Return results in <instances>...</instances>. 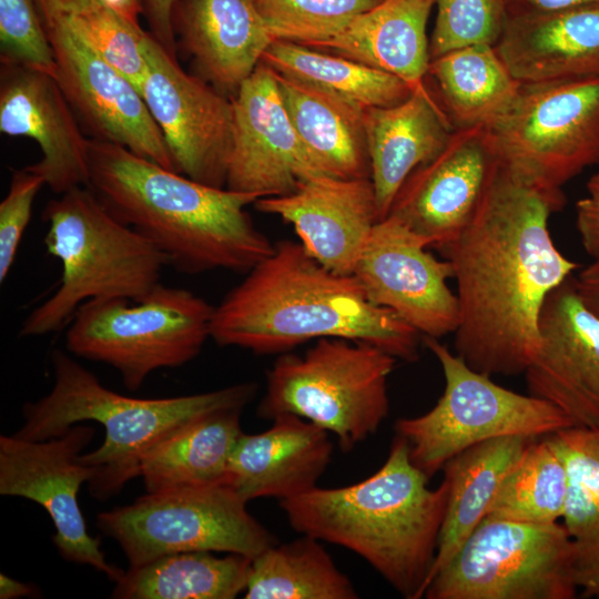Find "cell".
Segmentation results:
<instances>
[{
  "label": "cell",
  "mask_w": 599,
  "mask_h": 599,
  "mask_svg": "<svg viewBox=\"0 0 599 599\" xmlns=\"http://www.w3.org/2000/svg\"><path fill=\"white\" fill-rule=\"evenodd\" d=\"M565 203L498 162L469 223L438 248L457 285L455 353L473 369L519 375L536 357L544 304L579 267L549 231Z\"/></svg>",
  "instance_id": "1"
},
{
  "label": "cell",
  "mask_w": 599,
  "mask_h": 599,
  "mask_svg": "<svg viewBox=\"0 0 599 599\" xmlns=\"http://www.w3.org/2000/svg\"><path fill=\"white\" fill-rule=\"evenodd\" d=\"M420 334L373 304L354 275L334 273L301 243L282 240L214 306L211 338L257 355L283 354L312 339L338 337L415 362Z\"/></svg>",
  "instance_id": "2"
},
{
  "label": "cell",
  "mask_w": 599,
  "mask_h": 599,
  "mask_svg": "<svg viewBox=\"0 0 599 599\" xmlns=\"http://www.w3.org/2000/svg\"><path fill=\"white\" fill-rule=\"evenodd\" d=\"M89 187L184 274L247 273L275 244L246 206L260 196L194 181L130 150L89 140Z\"/></svg>",
  "instance_id": "3"
},
{
  "label": "cell",
  "mask_w": 599,
  "mask_h": 599,
  "mask_svg": "<svg viewBox=\"0 0 599 599\" xmlns=\"http://www.w3.org/2000/svg\"><path fill=\"white\" fill-rule=\"evenodd\" d=\"M396 435L385 463L364 480L280 501L291 527L367 561L407 599L424 597L435 561L448 486L432 489Z\"/></svg>",
  "instance_id": "4"
},
{
  "label": "cell",
  "mask_w": 599,
  "mask_h": 599,
  "mask_svg": "<svg viewBox=\"0 0 599 599\" xmlns=\"http://www.w3.org/2000/svg\"><path fill=\"white\" fill-rule=\"evenodd\" d=\"M53 386L49 394L23 406L24 423L14 434L29 440L62 436L83 420L104 427V441L79 459L93 469L89 490L105 500L136 476L145 453L179 427L206 414L244 408L256 395V384L240 383L201 394L134 398L103 386L68 353L51 355Z\"/></svg>",
  "instance_id": "5"
},
{
  "label": "cell",
  "mask_w": 599,
  "mask_h": 599,
  "mask_svg": "<svg viewBox=\"0 0 599 599\" xmlns=\"http://www.w3.org/2000/svg\"><path fill=\"white\" fill-rule=\"evenodd\" d=\"M44 245L62 265L54 293L23 321L19 335L61 329L87 301L139 300L160 284L167 260L149 240L116 219L89 186L49 201Z\"/></svg>",
  "instance_id": "6"
},
{
  "label": "cell",
  "mask_w": 599,
  "mask_h": 599,
  "mask_svg": "<svg viewBox=\"0 0 599 599\" xmlns=\"http://www.w3.org/2000/svg\"><path fill=\"white\" fill-rule=\"evenodd\" d=\"M396 361L366 342L319 338L304 355L277 357L266 373L257 415L302 417L333 433L347 453L375 434L388 416V378Z\"/></svg>",
  "instance_id": "7"
},
{
  "label": "cell",
  "mask_w": 599,
  "mask_h": 599,
  "mask_svg": "<svg viewBox=\"0 0 599 599\" xmlns=\"http://www.w3.org/2000/svg\"><path fill=\"white\" fill-rule=\"evenodd\" d=\"M214 306L193 292L161 283L139 300L93 298L74 313L67 351L115 368L130 390L160 368L194 359L211 338Z\"/></svg>",
  "instance_id": "8"
},
{
  "label": "cell",
  "mask_w": 599,
  "mask_h": 599,
  "mask_svg": "<svg viewBox=\"0 0 599 599\" xmlns=\"http://www.w3.org/2000/svg\"><path fill=\"white\" fill-rule=\"evenodd\" d=\"M423 341L441 367L444 393L427 413L398 419L395 430L407 441L414 465L428 477L479 443L504 436L537 438L572 427L549 402L498 385L438 338L423 336Z\"/></svg>",
  "instance_id": "9"
},
{
  "label": "cell",
  "mask_w": 599,
  "mask_h": 599,
  "mask_svg": "<svg viewBox=\"0 0 599 599\" xmlns=\"http://www.w3.org/2000/svg\"><path fill=\"white\" fill-rule=\"evenodd\" d=\"M484 126L502 165L560 193L599 163V77L521 82L511 103Z\"/></svg>",
  "instance_id": "10"
},
{
  "label": "cell",
  "mask_w": 599,
  "mask_h": 599,
  "mask_svg": "<svg viewBox=\"0 0 599 599\" xmlns=\"http://www.w3.org/2000/svg\"><path fill=\"white\" fill-rule=\"evenodd\" d=\"M570 537L559 522L486 516L434 576L427 599H573Z\"/></svg>",
  "instance_id": "11"
},
{
  "label": "cell",
  "mask_w": 599,
  "mask_h": 599,
  "mask_svg": "<svg viewBox=\"0 0 599 599\" xmlns=\"http://www.w3.org/2000/svg\"><path fill=\"white\" fill-rule=\"evenodd\" d=\"M97 526L120 545L129 568L190 551L253 559L277 542L227 484L146 493L131 505L100 512Z\"/></svg>",
  "instance_id": "12"
},
{
  "label": "cell",
  "mask_w": 599,
  "mask_h": 599,
  "mask_svg": "<svg viewBox=\"0 0 599 599\" xmlns=\"http://www.w3.org/2000/svg\"><path fill=\"white\" fill-rule=\"evenodd\" d=\"M95 429L74 425L62 436L29 440L0 436V494L30 499L50 516L58 552L68 561L90 565L116 581L123 570L109 564L101 541L89 535L78 493L89 483L93 469L79 456L91 443Z\"/></svg>",
  "instance_id": "13"
},
{
  "label": "cell",
  "mask_w": 599,
  "mask_h": 599,
  "mask_svg": "<svg viewBox=\"0 0 599 599\" xmlns=\"http://www.w3.org/2000/svg\"><path fill=\"white\" fill-rule=\"evenodd\" d=\"M141 94L177 172L225 187L233 141V104L197 75L187 74L150 33Z\"/></svg>",
  "instance_id": "14"
},
{
  "label": "cell",
  "mask_w": 599,
  "mask_h": 599,
  "mask_svg": "<svg viewBox=\"0 0 599 599\" xmlns=\"http://www.w3.org/2000/svg\"><path fill=\"white\" fill-rule=\"evenodd\" d=\"M427 247L424 237L388 215L375 224L353 275L373 304L439 339L458 326V300L447 284L450 263Z\"/></svg>",
  "instance_id": "15"
},
{
  "label": "cell",
  "mask_w": 599,
  "mask_h": 599,
  "mask_svg": "<svg viewBox=\"0 0 599 599\" xmlns=\"http://www.w3.org/2000/svg\"><path fill=\"white\" fill-rule=\"evenodd\" d=\"M45 29L55 57V79L93 139L121 145L177 172L139 89L64 21L57 20Z\"/></svg>",
  "instance_id": "16"
},
{
  "label": "cell",
  "mask_w": 599,
  "mask_h": 599,
  "mask_svg": "<svg viewBox=\"0 0 599 599\" xmlns=\"http://www.w3.org/2000/svg\"><path fill=\"white\" fill-rule=\"evenodd\" d=\"M231 99L233 141L226 189L280 196L324 174L298 138L267 65L260 62Z\"/></svg>",
  "instance_id": "17"
},
{
  "label": "cell",
  "mask_w": 599,
  "mask_h": 599,
  "mask_svg": "<svg viewBox=\"0 0 599 599\" xmlns=\"http://www.w3.org/2000/svg\"><path fill=\"white\" fill-rule=\"evenodd\" d=\"M539 348L525 372L530 395L560 409L572 427L599 429V317L573 276L547 297Z\"/></svg>",
  "instance_id": "18"
},
{
  "label": "cell",
  "mask_w": 599,
  "mask_h": 599,
  "mask_svg": "<svg viewBox=\"0 0 599 599\" xmlns=\"http://www.w3.org/2000/svg\"><path fill=\"white\" fill-rule=\"evenodd\" d=\"M498 162L484 125L457 128L434 158L409 174L388 215L438 250L469 223Z\"/></svg>",
  "instance_id": "19"
},
{
  "label": "cell",
  "mask_w": 599,
  "mask_h": 599,
  "mask_svg": "<svg viewBox=\"0 0 599 599\" xmlns=\"http://www.w3.org/2000/svg\"><path fill=\"white\" fill-rule=\"evenodd\" d=\"M0 131L37 142L42 158L26 166L53 193L89 186V140L55 78L1 63Z\"/></svg>",
  "instance_id": "20"
},
{
  "label": "cell",
  "mask_w": 599,
  "mask_h": 599,
  "mask_svg": "<svg viewBox=\"0 0 599 599\" xmlns=\"http://www.w3.org/2000/svg\"><path fill=\"white\" fill-rule=\"evenodd\" d=\"M262 213L290 223L304 248L329 271L353 275L378 222L370 179L318 175L280 196L260 197Z\"/></svg>",
  "instance_id": "21"
},
{
  "label": "cell",
  "mask_w": 599,
  "mask_h": 599,
  "mask_svg": "<svg viewBox=\"0 0 599 599\" xmlns=\"http://www.w3.org/2000/svg\"><path fill=\"white\" fill-rule=\"evenodd\" d=\"M272 420L265 432L242 433L229 460L225 484L246 502L281 501L312 490L332 459L327 430L293 414Z\"/></svg>",
  "instance_id": "22"
},
{
  "label": "cell",
  "mask_w": 599,
  "mask_h": 599,
  "mask_svg": "<svg viewBox=\"0 0 599 599\" xmlns=\"http://www.w3.org/2000/svg\"><path fill=\"white\" fill-rule=\"evenodd\" d=\"M172 24L200 78L232 97L274 41L253 0H177Z\"/></svg>",
  "instance_id": "23"
},
{
  "label": "cell",
  "mask_w": 599,
  "mask_h": 599,
  "mask_svg": "<svg viewBox=\"0 0 599 599\" xmlns=\"http://www.w3.org/2000/svg\"><path fill=\"white\" fill-rule=\"evenodd\" d=\"M520 82L599 77V1L507 17L495 45Z\"/></svg>",
  "instance_id": "24"
},
{
  "label": "cell",
  "mask_w": 599,
  "mask_h": 599,
  "mask_svg": "<svg viewBox=\"0 0 599 599\" xmlns=\"http://www.w3.org/2000/svg\"><path fill=\"white\" fill-rule=\"evenodd\" d=\"M364 126L380 221L409 174L446 145L455 128L427 88L398 104L365 110Z\"/></svg>",
  "instance_id": "25"
},
{
  "label": "cell",
  "mask_w": 599,
  "mask_h": 599,
  "mask_svg": "<svg viewBox=\"0 0 599 599\" xmlns=\"http://www.w3.org/2000/svg\"><path fill=\"white\" fill-rule=\"evenodd\" d=\"M436 0H380L314 49L332 51L426 89L430 61L426 26Z\"/></svg>",
  "instance_id": "26"
},
{
  "label": "cell",
  "mask_w": 599,
  "mask_h": 599,
  "mask_svg": "<svg viewBox=\"0 0 599 599\" xmlns=\"http://www.w3.org/2000/svg\"><path fill=\"white\" fill-rule=\"evenodd\" d=\"M274 75L294 129L322 172L341 179H370L365 110L318 88Z\"/></svg>",
  "instance_id": "27"
},
{
  "label": "cell",
  "mask_w": 599,
  "mask_h": 599,
  "mask_svg": "<svg viewBox=\"0 0 599 599\" xmlns=\"http://www.w3.org/2000/svg\"><path fill=\"white\" fill-rule=\"evenodd\" d=\"M534 439L493 438L465 449L444 465L448 495L427 587L486 517L502 479Z\"/></svg>",
  "instance_id": "28"
},
{
  "label": "cell",
  "mask_w": 599,
  "mask_h": 599,
  "mask_svg": "<svg viewBox=\"0 0 599 599\" xmlns=\"http://www.w3.org/2000/svg\"><path fill=\"white\" fill-rule=\"evenodd\" d=\"M241 412L231 408L201 416L150 448L140 466L146 493L225 484L229 460L242 434Z\"/></svg>",
  "instance_id": "29"
},
{
  "label": "cell",
  "mask_w": 599,
  "mask_h": 599,
  "mask_svg": "<svg viewBox=\"0 0 599 599\" xmlns=\"http://www.w3.org/2000/svg\"><path fill=\"white\" fill-rule=\"evenodd\" d=\"M427 75L454 128L487 125L516 97L520 81L495 45L473 44L430 59Z\"/></svg>",
  "instance_id": "30"
},
{
  "label": "cell",
  "mask_w": 599,
  "mask_h": 599,
  "mask_svg": "<svg viewBox=\"0 0 599 599\" xmlns=\"http://www.w3.org/2000/svg\"><path fill=\"white\" fill-rule=\"evenodd\" d=\"M547 437L567 469L561 524L573 546L578 589L599 599V429L568 427Z\"/></svg>",
  "instance_id": "31"
},
{
  "label": "cell",
  "mask_w": 599,
  "mask_h": 599,
  "mask_svg": "<svg viewBox=\"0 0 599 599\" xmlns=\"http://www.w3.org/2000/svg\"><path fill=\"white\" fill-rule=\"evenodd\" d=\"M252 559L210 551L177 552L129 568L115 581L118 599H232L245 591Z\"/></svg>",
  "instance_id": "32"
},
{
  "label": "cell",
  "mask_w": 599,
  "mask_h": 599,
  "mask_svg": "<svg viewBox=\"0 0 599 599\" xmlns=\"http://www.w3.org/2000/svg\"><path fill=\"white\" fill-rule=\"evenodd\" d=\"M261 63L277 74L337 95L362 110L392 106L413 93L405 81L386 71L285 40H274Z\"/></svg>",
  "instance_id": "33"
},
{
  "label": "cell",
  "mask_w": 599,
  "mask_h": 599,
  "mask_svg": "<svg viewBox=\"0 0 599 599\" xmlns=\"http://www.w3.org/2000/svg\"><path fill=\"white\" fill-rule=\"evenodd\" d=\"M321 540L303 535L275 544L252 559L246 599H355L352 581Z\"/></svg>",
  "instance_id": "34"
},
{
  "label": "cell",
  "mask_w": 599,
  "mask_h": 599,
  "mask_svg": "<svg viewBox=\"0 0 599 599\" xmlns=\"http://www.w3.org/2000/svg\"><path fill=\"white\" fill-rule=\"evenodd\" d=\"M568 493L565 463L545 436L528 445L502 479L486 516L532 524L559 522Z\"/></svg>",
  "instance_id": "35"
},
{
  "label": "cell",
  "mask_w": 599,
  "mask_h": 599,
  "mask_svg": "<svg viewBox=\"0 0 599 599\" xmlns=\"http://www.w3.org/2000/svg\"><path fill=\"white\" fill-rule=\"evenodd\" d=\"M380 0H253L273 40L314 48Z\"/></svg>",
  "instance_id": "36"
},
{
  "label": "cell",
  "mask_w": 599,
  "mask_h": 599,
  "mask_svg": "<svg viewBox=\"0 0 599 599\" xmlns=\"http://www.w3.org/2000/svg\"><path fill=\"white\" fill-rule=\"evenodd\" d=\"M99 57L123 74L141 92L148 71L150 32L110 7H98L61 18ZM55 22V21H54Z\"/></svg>",
  "instance_id": "37"
},
{
  "label": "cell",
  "mask_w": 599,
  "mask_h": 599,
  "mask_svg": "<svg viewBox=\"0 0 599 599\" xmlns=\"http://www.w3.org/2000/svg\"><path fill=\"white\" fill-rule=\"evenodd\" d=\"M437 17L429 44L430 59L473 45H496L504 31V0H436Z\"/></svg>",
  "instance_id": "38"
},
{
  "label": "cell",
  "mask_w": 599,
  "mask_h": 599,
  "mask_svg": "<svg viewBox=\"0 0 599 599\" xmlns=\"http://www.w3.org/2000/svg\"><path fill=\"white\" fill-rule=\"evenodd\" d=\"M1 63L57 75L54 52L35 0H0Z\"/></svg>",
  "instance_id": "39"
},
{
  "label": "cell",
  "mask_w": 599,
  "mask_h": 599,
  "mask_svg": "<svg viewBox=\"0 0 599 599\" xmlns=\"http://www.w3.org/2000/svg\"><path fill=\"white\" fill-rule=\"evenodd\" d=\"M44 179L24 167L11 174L9 191L0 203V282L3 283L31 220L34 199Z\"/></svg>",
  "instance_id": "40"
},
{
  "label": "cell",
  "mask_w": 599,
  "mask_h": 599,
  "mask_svg": "<svg viewBox=\"0 0 599 599\" xmlns=\"http://www.w3.org/2000/svg\"><path fill=\"white\" fill-rule=\"evenodd\" d=\"M35 2L44 26L98 7H110L136 22L142 14L141 0H35Z\"/></svg>",
  "instance_id": "41"
},
{
  "label": "cell",
  "mask_w": 599,
  "mask_h": 599,
  "mask_svg": "<svg viewBox=\"0 0 599 599\" xmlns=\"http://www.w3.org/2000/svg\"><path fill=\"white\" fill-rule=\"evenodd\" d=\"M177 0H141L150 33L173 58H176L177 41L172 24V12Z\"/></svg>",
  "instance_id": "42"
},
{
  "label": "cell",
  "mask_w": 599,
  "mask_h": 599,
  "mask_svg": "<svg viewBox=\"0 0 599 599\" xmlns=\"http://www.w3.org/2000/svg\"><path fill=\"white\" fill-rule=\"evenodd\" d=\"M576 225L586 252L599 260V201L587 196L577 202Z\"/></svg>",
  "instance_id": "43"
},
{
  "label": "cell",
  "mask_w": 599,
  "mask_h": 599,
  "mask_svg": "<svg viewBox=\"0 0 599 599\" xmlns=\"http://www.w3.org/2000/svg\"><path fill=\"white\" fill-rule=\"evenodd\" d=\"M599 0H504L507 17L555 12Z\"/></svg>",
  "instance_id": "44"
},
{
  "label": "cell",
  "mask_w": 599,
  "mask_h": 599,
  "mask_svg": "<svg viewBox=\"0 0 599 599\" xmlns=\"http://www.w3.org/2000/svg\"><path fill=\"white\" fill-rule=\"evenodd\" d=\"M575 281L581 298L599 317V260H592V262L575 277Z\"/></svg>",
  "instance_id": "45"
},
{
  "label": "cell",
  "mask_w": 599,
  "mask_h": 599,
  "mask_svg": "<svg viewBox=\"0 0 599 599\" xmlns=\"http://www.w3.org/2000/svg\"><path fill=\"white\" fill-rule=\"evenodd\" d=\"M34 587L29 583L20 582L7 575H0V598L16 599L21 597H31L34 595Z\"/></svg>",
  "instance_id": "46"
},
{
  "label": "cell",
  "mask_w": 599,
  "mask_h": 599,
  "mask_svg": "<svg viewBox=\"0 0 599 599\" xmlns=\"http://www.w3.org/2000/svg\"><path fill=\"white\" fill-rule=\"evenodd\" d=\"M587 190L589 193V197L599 201V172H597L589 179L587 183Z\"/></svg>",
  "instance_id": "47"
}]
</instances>
